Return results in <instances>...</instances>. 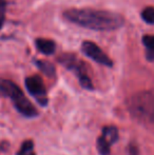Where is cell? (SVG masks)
I'll use <instances>...</instances> for the list:
<instances>
[{"label": "cell", "instance_id": "cell-1", "mask_svg": "<svg viewBox=\"0 0 154 155\" xmlns=\"http://www.w3.org/2000/svg\"><path fill=\"white\" fill-rule=\"evenodd\" d=\"M67 20L94 31H113L125 23L121 15L114 12L94 8H71L64 13Z\"/></svg>", "mask_w": 154, "mask_h": 155}, {"label": "cell", "instance_id": "cell-2", "mask_svg": "<svg viewBox=\"0 0 154 155\" xmlns=\"http://www.w3.org/2000/svg\"><path fill=\"white\" fill-rule=\"evenodd\" d=\"M0 97L10 98L16 110L25 117L33 118L38 115L37 109L25 97L21 89L11 80L0 78Z\"/></svg>", "mask_w": 154, "mask_h": 155}, {"label": "cell", "instance_id": "cell-3", "mask_svg": "<svg viewBox=\"0 0 154 155\" xmlns=\"http://www.w3.org/2000/svg\"><path fill=\"white\" fill-rule=\"evenodd\" d=\"M128 109L135 119L154 124V91H143L128 100Z\"/></svg>", "mask_w": 154, "mask_h": 155}, {"label": "cell", "instance_id": "cell-4", "mask_svg": "<svg viewBox=\"0 0 154 155\" xmlns=\"http://www.w3.org/2000/svg\"><path fill=\"white\" fill-rule=\"evenodd\" d=\"M58 61L77 76L80 86L82 88L87 89V90H93V84L87 73L86 65L81 60L78 59L76 56L73 54H64V55L59 56Z\"/></svg>", "mask_w": 154, "mask_h": 155}, {"label": "cell", "instance_id": "cell-5", "mask_svg": "<svg viewBox=\"0 0 154 155\" xmlns=\"http://www.w3.org/2000/svg\"><path fill=\"white\" fill-rule=\"evenodd\" d=\"M25 88L28 92L31 94L36 101L41 106H47L48 104V96L47 90H45L44 84L42 79L38 75L29 76L25 78Z\"/></svg>", "mask_w": 154, "mask_h": 155}, {"label": "cell", "instance_id": "cell-6", "mask_svg": "<svg viewBox=\"0 0 154 155\" xmlns=\"http://www.w3.org/2000/svg\"><path fill=\"white\" fill-rule=\"evenodd\" d=\"M81 51L86 56L94 60L95 62L99 64L106 65V67H112L113 62L109 58V56L96 45L92 41H84L81 45Z\"/></svg>", "mask_w": 154, "mask_h": 155}, {"label": "cell", "instance_id": "cell-7", "mask_svg": "<svg viewBox=\"0 0 154 155\" xmlns=\"http://www.w3.org/2000/svg\"><path fill=\"white\" fill-rule=\"evenodd\" d=\"M36 48L40 53L44 54V55H52L54 54L56 50L55 42L51 39H45V38H38L35 41Z\"/></svg>", "mask_w": 154, "mask_h": 155}, {"label": "cell", "instance_id": "cell-8", "mask_svg": "<svg viewBox=\"0 0 154 155\" xmlns=\"http://www.w3.org/2000/svg\"><path fill=\"white\" fill-rule=\"evenodd\" d=\"M101 137H103L110 145H113L114 143L118 140V131L113 126L105 127L101 131Z\"/></svg>", "mask_w": 154, "mask_h": 155}, {"label": "cell", "instance_id": "cell-9", "mask_svg": "<svg viewBox=\"0 0 154 155\" xmlns=\"http://www.w3.org/2000/svg\"><path fill=\"white\" fill-rule=\"evenodd\" d=\"M143 43L146 48V57L149 61H154V35H145Z\"/></svg>", "mask_w": 154, "mask_h": 155}, {"label": "cell", "instance_id": "cell-10", "mask_svg": "<svg viewBox=\"0 0 154 155\" xmlns=\"http://www.w3.org/2000/svg\"><path fill=\"white\" fill-rule=\"evenodd\" d=\"M35 63L37 68L42 72L44 75L52 77L55 75V67L51 62L45 61V60H35Z\"/></svg>", "mask_w": 154, "mask_h": 155}, {"label": "cell", "instance_id": "cell-11", "mask_svg": "<svg viewBox=\"0 0 154 155\" xmlns=\"http://www.w3.org/2000/svg\"><path fill=\"white\" fill-rule=\"evenodd\" d=\"M16 155H36L34 152V143L31 139H27L22 143Z\"/></svg>", "mask_w": 154, "mask_h": 155}, {"label": "cell", "instance_id": "cell-12", "mask_svg": "<svg viewBox=\"0 0 154 155\" xmlns=\"http://www.w3.org/2000/svg\"><path fill=\"white\" fill-rule=\"evenodd\" d=\"M97 150L100 155H109L110 150H111V145L103 137L99 136V138L97 139Z\"/></svg>", "mask_w": 154, "mask_h": 155}, {"label": "cell", "instance_id": "cell-13", "mask_svg": "<svg viewBox=\"0 0 154 155\" xmlns=\"http://www.w3.org/2000/svg\"><path fill=\"white\" fill-rule=\"evenodd\" d=\"M142 18L145 22L148 25H154V8L153 6H147L143 10Z\"/></svg>", "mask_w": 154, "mask_h": 155}, {"label": "cell", "instance_id": "cell-14", "mask_svg": "<svg viewBox=\"0 0 154 155\" xmlns=\"http://www.w3.org/2000/svg\"><path fill=\"white\" fill-rule=\"evenodd\" d=\"M5 12H6L5 0H0V30L3 27L4 20H5Z\"/></svg>", "mask_w": 154, "mask_h": 155}, {"label": "cell", "instance_id": "cell-15", "mask_svg": "<svg viewBox=\"0 0 154 155\" xmlns=\"http://www.w3.org/2000/svg\"><path fill=\"white\" fill-rule=\"evenodd\" d=\"M128 153H129V155H137V147L134 145H130L129 148H128Z\"/></svg>", "mask_w": 154, "mask_h": 155}, {"label": "cell", "instance_id": "cell-16", "mask_svg": "<svg viewBox=\"0 0 154 155\" xmlns=\"http://www.w3.org/2000/svg\"><path fill=\"white\" fill-rule=\"evenodd\" d=\"M2 150V146H0V151H1Z\"/></svg>", "mask_w": 154, "mask_h": 155}]
</instances>
